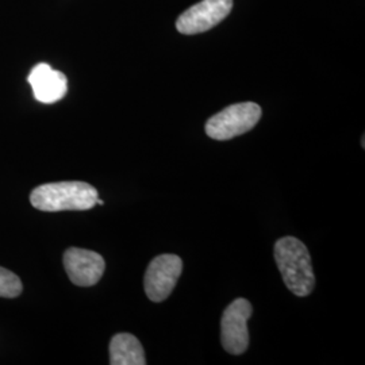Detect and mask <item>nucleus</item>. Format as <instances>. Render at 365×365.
Instances as JSON below:
<instances>
[{"label": "nucleus", "instance_id": "obj_1", "mask_svg": "<svg viewBox=\"0 0 365 365\" xmlns=\"http://www.w3.org/2000/svg\"><path fill=\"white\" fill-rule=\"evenodd\" d=\"M274 259L288 289L297 297H307L315 286L313 265L306 245L294 237L280 238L274 244Z\"/></svg>", "mask_w": 365, "mask_h": 365}, {"label": "nucleus", "instance_id": "obj_2", "mask_svg": "<svg viewBox=\"0 0 365 365\" xmlns=\"http://www.w3.org/2000/svg\"><path fill=\"white\" fill-rule=\"evenodd\" d=\"M98 197L96 188L88 182H48L33 190L30 203L34 209L46 212L86 211L96 205Z\"/></svg>", "mask_w": 365, "mask_h": 365}, {"label": "nucleus", "instance_id": "obj_3", "mask_svg": "<svg viewBox=\"0 0 365 365\" xmlns=\"http://www.w3.org/2000/svg\"><path fill=\"white\" fill-rule=\"evenodd\" d=\"M261 107L253 102L229 106L210 118L206 123V133L217 141L232 140L252 130L260 120Z\"/></svg>", "mask_w": 365, "mask_h": 365}, {"label": "nucleus", "instance_id": "obj_4", "mask_svg": "<svg viewBox=\"0 0 365 365\" xmlns=\"http://www.w3.org/2000/svg\"><path fill=\"white\" fill-rule=\"evenodd\" d=\"M253 307L244 298L235 299L223 312L221 321V339L225 351L230 354H242L249 346L248 319Z\"/></svg>", "mask_w": 365, "mask_h": 365}, {"label": "nucleus", "instance_id": "obj_5", "mask_svg": "<svg viewBox=\"0 0 365 365\" xmlns=\"http://www.w3.org/2000/svg\"><path fill=\"white\" fill-rule=\"evenodd\" d=\"M182 261L176 255H160L150 261L145 274V292L152 302H163L172 294L180 277Z\"/></svg>", "mask_w": 365, "mask_h": 365}, {"label": "nucleus", "instance_id": "obj_6", "mask_svg": "<svg viewBox=\"0 0 365 365\" xmlns=\"http://www.w3.org/2000/svg\"><path fill=\"white\" fill-rule=\"evenodd\" d=\"M233 9V0H202L178 18L176 29L185 36L205 33L220 25Z\"/></svg>", "mask_w": 365, "mask_h": 365}, {"label": "nucleus", "instance_id": "obj_7", "mask_svg": "<svg viewBox=\"0 0 365 365\" xmlns=\"http://www.w3.org/2000/svg\"><path fill=\"white\" fill-rule=\"evenodd\" d=\"M64 268L73 284L78 287H91L102 279L106 262L96 252L69 248L64 253Z\"/></svg>", "mask_w": 365, "mask_h": 365}, {"label": "nucleus", "instance_id": "obj_8", "mask_svg": "<svg viewBox=\"0 0 365 365\" xmlns=\"http://www.w3.org/2000/svg\"><path fill=\"white\" fill-rule=\"evenodd\" d=\"M27 80L33 88L36 99L45 105H52L61 101L68 92L66 75L60 71L53 69L48 64L34 66Z\"/></svg>", "mask_w": 365, "mask_h": 365}, {"label": "nucleus", "instance_id": "obj_9", "mask_svg": "<svg viewBox=\"0 0 365 365\" xmlns=\"http://www.w3.org/2000/svg\"><path fill=\"white\" fill-rule=\"evenodd\" d=\"M110 364L145 365L144 348L133 334L120 333L110 342Z\"/></svg>", "mask_w": 365, "mask_h": 365}, {"label": "nucleus", "instance_id": "obj_10", "mask_svg": "<svg viewBox=\"0 0 365 365\" xmlns=\"http://www.w3.org/2000/svg\"><path fill=\"white\" fill-rule=\"evenodd\" d=\"M22 289L21 279L11 271L0 267V298H16Z\"/></svg>", "mask_w": 365, "mask_h": 365}, {"label": "nucleus", "instance_id": "obj_11", "mask_svg": "<svg viewBox=\"0 0 365 365\" xmlns=\"http://www.w3.org/2000/svg\"><path fill=\"white\" fill-rule=\"evenodd\" d=\"M96 205H101V206H103V205H105V202H103L102 199H99V197H98V199H96Z\"/></svg>", "mask_w": 365, "mask_h": 365}]
</instances>
